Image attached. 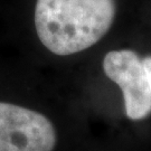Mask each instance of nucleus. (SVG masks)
<instances>
[{"mask_svg":"<svg viewBox=\"0 0 151 151\" xmlns=\"http://www.w3.org/2000/svg\"><path fill=\"white\" fill-rule=\"evenodd\" d=\"M103 70L122 91L127 116L142 120L151 113V93L142 60L131 49L111 50L104 56Z\"/></svg>","mask_w":151,"mask_h":151,"instance_id":"obj_3","label":"nucleus"},{"mask_svg":"<svg viewBox=\"0 0 151 151\" xmlns=\"http://www.w3.org/2000/svg\"><path fill=\"white\" fill-rule=\"evenodd\" d=\"M115 0H37L35 27L53 54L83 52L104 37L115 17Z\"/></svg>","mask_w":151,"mask_h":151,"instance_id":"obj_1","label":"nucleus"},{"mask_svg":"<svg viewBox=\"0 0 151 151\" xmlns=\"http://www.w3.org/2000/svg\"><path fill=\"white\" fill-rule=\"evenodd\" d=\"M142 63H143V66H145L147 80H148V84H149V88H150L151 93V55L142 58Z\"/></svg>","mask_w":151,"mask_h":151,"instance_id":"obj_4","label":"nucleus"},{"mask_svg":"<svg viewBox=\"0 0 151 151\" xmlns=\"http://www.w3.org/2000/svg\"><path fill=\"white\" fill-rule=\"evenodd\" d=\"M57 134L44 114L0 102V151H53Z\"/></svg>","mask_w":151,"mask_h":151,"instance_id":"obj_2","label":"nucleus"}]
</instances>
